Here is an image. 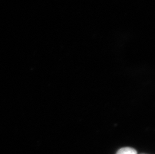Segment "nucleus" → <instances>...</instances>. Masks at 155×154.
<instances>
[{"label": "nucleus", "instance_id": "f257e3e1", "mask_svg": "<svg viewBox=\"0 0 155 154\" xmlns=\"http://www.w3.org/2000/svg\"><path fill=\"white\" fill-rule=\"evenodd\" d=\"M116 154H137V152L130 147H124L120 149Z\"/></svg>", "mask_w": 155, "mask_h": 154}]
</instances>
